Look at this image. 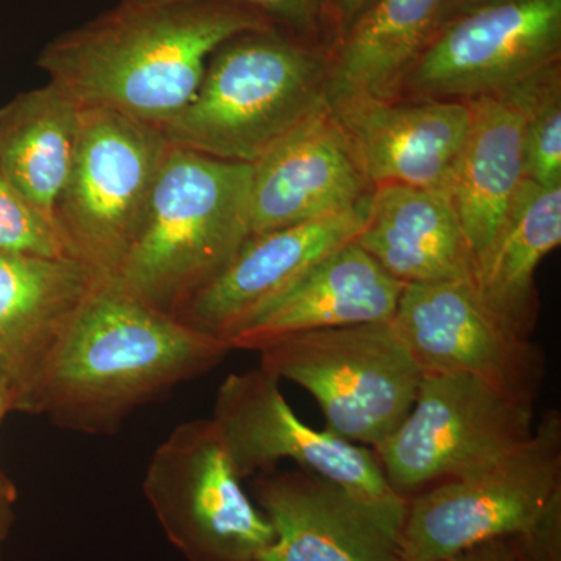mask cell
I'll return each mask as SVG.
<instances>
[{
  "label": "cell",
  "instance_id": "21",
  "mask_svg": "<svg viewBox=\"0 0 561 561\" xmlns=\"http://www.w3.org/2000/svg\"><path fill=\"white\" fill-rule=\"evenodd\" d=\"M561 243V186L524 179L496 239L472 276L482 308L505 330L531 339L540 316L535 273Z\"/></svg>",
  "mask_w": 561,
  "mask_h": 561
},
{
  "label": "cell",
  "instance_id": "12",
  "mask_svg": "<svg viewBox=\"0 0 561 561\" xmlns=\"http://www.w3.org/2000/svg\"><path fill=\"white\" fill-rule=\"evenodd\" d=\"M391 323L423 375H468L535 404L546 378L545 353L497 323L472 283L409 284Z\"/></svg>",
  "mask_w": 561,
  "mask_h": 561
},
{
  "label": "cell",
  "instance_id": "1",
  "mask_svg": "<svg viewBox=\"0 0 561 561\" xmlns=\"http://www.w3.org/2000/svg\"><path fill=\"white\" fill-rule=\"evenodd\" d=\"M279 27L224 0L119 2L44 46L38 66L81 108L164 128L190 105L210 55L245 32Z\"/></svg>",
  "mask_w": 561,
  "mask_h": 561
},
{
  "label": "cell",
  "instance_id": "18",
  "mask_svg": "<svg viewBox=\"0 0 561 561\" xmlns=\"http://www.w3.org/2000/svg\"><path fill=\"white\" fill-rule=\"evenodd\" d=\"M404 287L353 241L319 262L228 343L232 350L261 351L305 332L391 321Z\"/></svg>",
  "mask_w": 561,
  "mask_h": 561
},
{
  "label": "cell",
  "instance_id": "17",
  "mask_svg": "<svg viewBox=\"0 0 561 561\" xmlns=\"http://www.w3.org/2000/svg\"><path fill=\"white\" fill-rule=\"evenodd\" d=\"M98 276L72 257L0 251V391L31 413L54 351Z\"/></svg>",
  "mask_w": 561,
  "mask_h": 561
},
{
  "label": "cell",
  "instance_id": "26",
  "mask_svg": "<svg viewBox=\"0 0 561 561\" xmlns=\"http://www.w3.org/2000/svg\"><path fill=\"white\" fill-rule=\"evenodd\" d=\"M119 2H180V0H119ZM241 3L271 18L276 25L289 28L297 35L308 36L319 31L321 0H224Z\"/></svg>",
  "mask_w": 561,
  "mask_h": 561
},
{
  "label": "cell",
  "instance_id": "10",
  "mask_svg": "<svg viewBox=\"0 0 561 561\" xmlns=\"http://www.w3.org/2000/svg\"><path fill=\"white\" fill-rule=\"evenodd\" d=\"M279 379L262 368L232 373L220 383L213 420L242 479L275 471L290 459L364 501L404 505L367 446L309 427L291 411Z\"/></svg>",
  "mask_w": 561,
  "mask_h": 561
},
{
  "label": "cell",
  "instance_id": "29",
  "mask_svg": "<svg viewBox=\"0 0 561 561\" xmlns=\"http://www.w3.org/2000/svg\"><path fill=\"white\" fill-rule=\"evenodd\" d=\"M11 412L9 398L0 391V427L3 420ZM16 486L10 481L9 476L0 467V542L5 538L11 519H13V507L16 504Z\"/></svg>",
  "mask_w": 561,
  "mask_h": 561
},
{
  "label": "cell",
  "instance_id": "8",
  "mask_svg": "<svg viewBox=\"0 0 561 561\" xmlns=\"http://www.w3.org/2000/svg\"><path fill=\"white\" fill-rule=\"evenodd\" d=\"M534 415V404L474 376L423 375L411 412L373 451L391 490L411 500L515 451Z\"/></svg>",
  "mask_w": 561,
  "mask_h": 561
},
{
  "label": "cell",
  "instance_id": "5",
  "mask_svg": "<svg viewBox=\"0 0 561 561\" xmlns=\"http://www.w3.org/2000/svg\"><path fill=\"white\" fill-rule=\"evenodd\" d=\"M561 507V416L489 467L408 500L400 561H445L482 542L527 537Z\"/></svg>",
  "mask_w": 561,
  "mask_h": 561
},
{
  "label": "cell",
  "instance_id": "20",
  "mask_svg": "<svg viewBox=\"0 0 561 561\" xmlns=\"http://www.w3.org/2000/svg\"><path fill=\"white\" fill-rule=\"evenodd\" d=\"M467 103L470 128L445 192L470 247L476 271L524 180L523 121L497 95H481Z\"/></svg>",
  "mask_w": 561,
  "mask_h": 561
},
{
  "label": "cell",
  "instance_id": "4",
  "mask_svg": "<svg viewBox=\"0 0 561 561\" xmlns=\"http://www.w3.org/2000/svg\"><path fill=\"white\" fill-rule=\"evenodd\" d=\"M328 55L278 27L241 33L210 55L190 105L162 133L172 146L254 164L327 103Z\"/></svg>",
  "mask_w": 561,
  "mask_h": 561
},
{
  "label": "cell",
  "instance_id": "28",
  "mask_svg": "<svg viewBox=\"0 0 561 561\" xmlns=\"http://www.w3.org/2000/svg\"><path fill=\"white\" fill-rule=\"evenodd\" d=\"M445 561H529L515 538L482 542Z\"/></svg>",
  "mask_w": 561,
  "mask_h": 561
},
{
  "label": "cell",
  "instance_id": "15",
  "mask_svg": "<svg viewBox=\"0 0 561 561\" xmlns=\"http://www.w3.org/2000/svg\"><path fill=\"white\" fill-rule=\"evenodd\" d=\"M370 197L337 216L251 236L231 264L176 319L228 342L324 257L356 241Z\"/></svg>",
  "mask_w": 561,
  "mask_h": 561
},
{
  "label": "cell",
  "instance_id": "7",
  "mask_svg": "<svg viewBox=\"0 0 561 561\" xmlns=\"http://www.w3.org/2000/svg\"><path fill=\"white\" fill-rule=\"evenodd\" d=\"M172 144L161 128L83 108L79 147L54 220L69 257L114 279L135 245Z\"/></svg>",
  "mask_w": 561,
  "mask_h": 561
},
{
  "label": "cell",
  "instance_id": "24",
  "mask_svg": "<svg viewBox=\"0 0 561 561\" xmlns=\"http://www.w3.org/2000/svg\"><path fill=\"white\" fill-rule=\"evenodd\" d=\"M523 121L524 179L561 186V62L535 70L497 92Z\"/></svg>",
  "mask_w": 561,
  "mask_h": 561
},
{
  "label": "cell",
  "instance_id": "13",
  "mask_svg": "<svg viewBox=\"0 0 561 561\" xmlns=\"http://www.w3.org/2000/svg\"><path fill=\"white\" fill-rule=\"evenodd\" d=\"M254 500L275 540L257 561H400L404 505L364 501L313 472H264Z\"/></svg>",
  "mask_w": 561,
  "mask_h": 561
},
{
  "label": "cell",
  "instance_id": "6",
  "mask_svg": "<svg viewBox=\"0 0 561 561\" xmlns=\"http://www.w3.org/2000/svg\"><path fill=\"white\" fill-rule=\"evenodd\" d=\"M257 353L262 370L316 398L324 431L370 449L411 412L423 378L391 321L305 332Z\"/></svg>",
  "mask_w": 561,
  "mask_h": 561
},
{
  "label": "cell",
  "instance_id": "3",
  "mask_svg": "<svg viewBox=\"0 0 561 561\" xmlns=\"http://www.w3.org/2000/svg\"><path fill=\"white\" fill-rule=\"evenodd\" d=\"M251 175L247 162L171 146L142 230L114 279L176 319L253 236Z\"/></svg>",
  "mask_w": 561,
  "mask_h": 561
},
{
  "label": "cell",
  "instance_id": "30",
  "mask_svg": "<svg viewBox=\"0 0 561 561\" xmlns=\"http://www.w3.org/2000/svg\"><path fill=\"white\" fill-rule=\"evenodd\" d=\"M515 2V0H446L442 11L440 25L453 18L468 13V11L483 9V7L500 5V3ZM438 25V27H440Z\"/></svg>",
  "mask_w": 561,
  "mask_h": 561
},
{
  "label": "cell",
  "instance_id": "19",
  "mask_svg": "<svg viewBox=\"0 0 561 561\" xmlns=\"http://www.w3.org/2000/svg\"><path fill=\"white\" fill-rule=\"evenodd\" d=\"M357 245L402 284L472 283L474 261L446 192L382 184Z\"/></svg>",
  "mask_w": 561,
  "mask_h": 561
},
{
  "label": "cell",
  "instance_id": "11",
  "mask_svg": "<svg viewBox=\"0 0 561 561\" xmlns=\"http://www.w3.org/2000/svg\"><path fill=\"white\" fill-rule=\"evenodd\" d=\"M561 55V0H515L446 21L416 58L402 92L470 101L494 95Z\"/></svg>",
  "mask_w": 561,
  "mask_h": 561
},
{
  "label": "cell",
  "instance_id": "14",
  "mask_svg": "<svg viewBox=\"0 0 561 561\" xmlns=\"http://www.w3.org/2000/svg\"><path fill=\"white\" fill-rule=\"evenodd\" d=\"M251 165L253 236L337 216L375 191L328 102Z\"/></svg>",
  "mask_w": 561,
  "mask_h": 561
},
{
  "label": "cell",
  "instance_id": "27",
  "mask_svg": "<svg viewBox=\"0 0 561 561\" xmlns=\"http://www.w3.org/2000/svg\"><path fill=\"white\" fill-rule=\"evenodd\" d=\"M375 2L376 0H321V22H328L337 41Z\"/></svg>",
  "mask_w": 561,
  "mask_h": 561
},
{
  "label": "cell",
  "instance_id": "9",
  "mask_svg": "<svg viewBox=\"0 0 561 561\" xmlns=\"http://www.w3.org/2000/svg\"><path fill=\"white\" fill-rule=\"evenodd\" d=\"M144 494L165 537L190 561H257L275 540L210 419L180 424L158 446Z\"/></svg>",
  "mask_w": 561,
  "mask_h": 561
},
{
  "label": "cell",
  "instance_id": "16",
  "mask_svg": "<svg viewBox=\"0 0 561 561\" xmlns=\"http://www.w3.org/2000/svg\"><path fill=\"white\" fill-rule=\"evenodd\" d=\"M357 98L328 103L373 187L408 184L445 192L470 128L467 101Z\"/></svg>",
  "mask_w": 561,
  "mask_h": 561
},
{
  "label": "cell",
  "instance_id": "23",
  "mask_svg": "<svg viewBox=\"0 0 561 561\" xmlns=\"http://www.w3.org/2000/svg\"><path fill=\"white\" fill-rule=\"evenodd\" d=\"M83 108L47 81L0 108V172L54 221L79 147Z\"/></svg>",
  "mask_w": 561,
  "mask_h": 561
},
{
  "label": "cell",
  "instance_id": "22",
  "mask_svg": "<svg viewBox=\"0 0 561 561\" xmlns=\"http://www.w3.org/2000/svg\"><path fill=\"white\" fill-rule=\"evenodd\" d=\"M446 0H376L328 55L327 102L398 99Z\"/></svg>",
  "mask_w": 561,
  "mask_h": 561
},
{
  "label": "cell",
  "instance_id": "25",
  "mask_svg": "<svg viewBox=\"0 0 561 561\" xmlns=\"http://www.w3.org/2000/svg\"><path fill=\"white\" fill-rule=\"evenodd\" d=\"M0 251L39 257H69L57 225L0 172Z\"/></svg>",
  "mask_w": 561,
  "mask_h": 561
},
{
  "label": "cell",
  "instance_id": "2",
  "mask_svg": "<svg viewBox=\"0 0 561 561\" xmlns=\"http://www.w3.org/2000/svg\"><path fill=\"white\" fill-rule=\"evenodd\" d=\"M231 351L224 339L151 308L116 279H101L51 354L31 413L70 430L103 432Z\"/></svg>",
  "mask_w": 561,
  "mask_h": 561
}]
</instances>
